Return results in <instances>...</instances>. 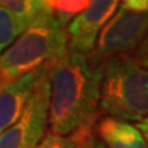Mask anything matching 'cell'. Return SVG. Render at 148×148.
I'll return each mask as SVG.
<instances>
[{
  "label": "cell",
  "mask_w": 148,
  "mask_h": 148,
  "mask_svg": "<svg viewBox=\"0 0 148 148\" xmlns=\"http://www.w3.org/2000/svg\"><path fill=\"white\" fill-rule=\"evenodd\" d=\"M101 79V66H94L86 56L72 51L49 63L51 132L68 136L83 127H95Z\"/></svg>",
  "instance_id": "1"
},
{
  "label": "cell",
  "mask_w": 148,
  "mask_h": 148,
  "mask_svg": "<svg viewBox=\"0 0 148 148\" xmlns=\"http://www.w3.org/2000/svg\"><path fill=\"white\" fill-rule=\"evenodd\" d=\"M99 110L123 121L148 116V69L133 56H117L103 63Z\"/></svg>",
  "instance_id": "2"
},
{
  "label": "cell",
  "mask_w": 148,
  "mask_h": 148,
  "mask_svg": "<svg viewBox=\"0 0 148 148\" xmlns=\"http://www.w3.org/2000/svg\"><path fill=\"white\" fill-rule=\"evenodd\" d=\"M66 29L53 16L38 21L0 56V88L68 52Z\"/></svg>",
  "instance_id": "3"
},
{
  "label": "cell",
  "mask_w": 148,
  "mask_h": 148,
  "mask_svg": "<svg viewBox=\"0 0 148 148\" xmlns=\"http://www.w3.org/2000/svg\"><path fill=\"white\" fill-rule=\"evenodd\" d=\"M148 35V0H126L104 26L89 57L94 66L117 56H131Z\"/></svg>",
  "instance_id": "4"
},
{
  "label": "cell",
  "mask_w": 148,
  "mask_h": 148,
  "mask_svg": "<svg viewBox=\"0 0 148 148\" xmlns=\"http://www.w3.org/2000/svg\"><path fill=\"white\" fill-rule=\"evenodd\" d=\"M49 80H42L17 121L0 135V148H35L48 125Z\"/></svg>",
  "instance_id": "5"
},
{
  "label": "cell",
  "mask_w": 148,
  "mask_h": 148,
  "mask_svg": "<svg viewBox=\"0 0 148 148\" xmlns=\"http://www.w3.org/2000/svg\"><path fill=\"white\" fill-rule=\"evenodd\" d=\"M119 5L120 3L116 0L90 1L89 5L66 26L68 49L89 57L95 49L100 32L112 17Z\"/></svg>",
  "instance_id": "6"
},
{
  "label": "cell",
  "mask_w": 148,
  "mask_h": 148,
  "mask_svg": "<svg viewBox=\"0 0 148 148\" xmlns=\"http://www.w3.org/2000/svg\"><path fill=\"white\" fill-rule=\"evenodd\" d=\"M48 66L46 64L0 88V135L20 119L37 88L48 75Z\"/></svg>",
  "instance_id": "7"
},
{
  "label": "cell",
  "mask_w": 148,
  "mask_h": 148,
  "mask_svg": "<svg viewBox=\"0 0 148 148\" xmlns=\"http://www.w3.org/2000/svg\"><path fill=\"white\" fill-rule=\"evenodd\" d=\"M95 132L106 148H148L145 137L136 126L112 116L98 120Z\"/></svg>",
  "instance_id": "8"
},
{
  "label": "cell",
  "mask_w": 148,
  "mask_h": 148,
  "mask_svg": "<svg viewBox=\"0 0 148 148\" xmlns=\"http://www.w3.org/2000/svg\"><path fill=\"white\" fill-rule=\"evenodd\" d=\"M0 6H4L10 11L18 25L21 34L38 21L52 15L48 1L38 0H5L0 1Z\"/></svg>",
  "instance_id": "9"
},
{
  "label": "cell",
  "mask_w": 148,
  "mask_h": 148,
  "mask_svg": "<svg viewBox=\"0 0 148 148\" xmlns=\"http://www.w3.org/2000/svg\"><path fill=\"white\" fill-rule=\"evenodd\" d=\"M94 127H83L68 136L56 135L47 132L41 142L35 148H78L80 145L89 142L94 138L92 135Z\"/></svg>",
  "instance_id": "10"
},
{
  "label": "cell",
  "mask_w": 148,
  "mask_h": 148,
  "mask_svg": "<svg viewBox=\"0 0 148 148\" xmlns=\"http://www.w3.org/2000/svg\"><path fill=\"white\" fill-rule=\"evenodd\" d=\"M48 1V0H47ZM90 1H58V0H51L48 5L51 8L53 17L62 25L64 29L74 17L84 10L89 5Z\"/></svg>",
  "instance_id": "11"
},
{
  "label": "cell",
  "mask_w": 148,
  "mask_h": 148,
  "mask_svg": "<svg viewBox=\"0 0 148 148\" xmlns=\"http://www.w3.org/2000/svg\"><path fill=\"white\" fill-rule=\"evenodd\" d=\"M20 35L21 31L14 15L8 9L0 6V53L10 47Z\"/></svg>",
  "instance_id": "12"
},
{
  "label": "cell",
  "mask_w": 148,
  "mask_h": 148,
  "mask_svg": "<svg viewBox=\"0 0 148 148\" xmlns=\"http://www.w3.org/2000/svg\"><path fill=\"white\" fill-rule=\"evenodd\" d=\"M133 57H135L143 67L148 69V35L141 42V45L137 47V49L133 52Z\"/></svg>",
  "instance_id": "13"
},
{
  "label": "cell",
  "mask_w": 148,
  "mask_h": 148,
  "mask_svg": "<svg viewBox=\"0 0 148 148\" xmlns=\"http://www.w3.org/2000/svg\"><path fill=\"white\" fill-rule=\"evenodd\" d=\"M136 127L140 130V132L142 133V136L145 137L146 143H147V146H148V116L145 117L143 120H141L140 122H137L136 123Z\"/></svg>",
  "instance_id": "14"
},
{
  "label": "cell",
  "mask_w": 148,
  "mask_h": 148,
  "mask_svg": "<svg viewBox=\"0 0 148 148\" xmlns=\"http://www.w3.org/2000/svg\"><path fill=\"white\" fill-rule=\"evenodd\" d=\"M90 148H106V147H105V145L100 140H98L96 137H94V138H92L91 145H90Z\"/></svg>",
  "instance_id": "15"
},
{
  "label": "cell",
  "mask_w": 148,
  "mask_h": 148,
  "mask_svg": "<svg viewBox=\"0 0 148 148\" xmlns=\"http://www.w3.org/2000/svg\"><path fill=\"white\" fill-rule=\"evenodd\" d=\"M91 142H92V140H91V141H89V142H85V143H83V145H80V146L78 147V148H90Z\"/></svg>",
  "instance_id": "16"
}]
</instances>
